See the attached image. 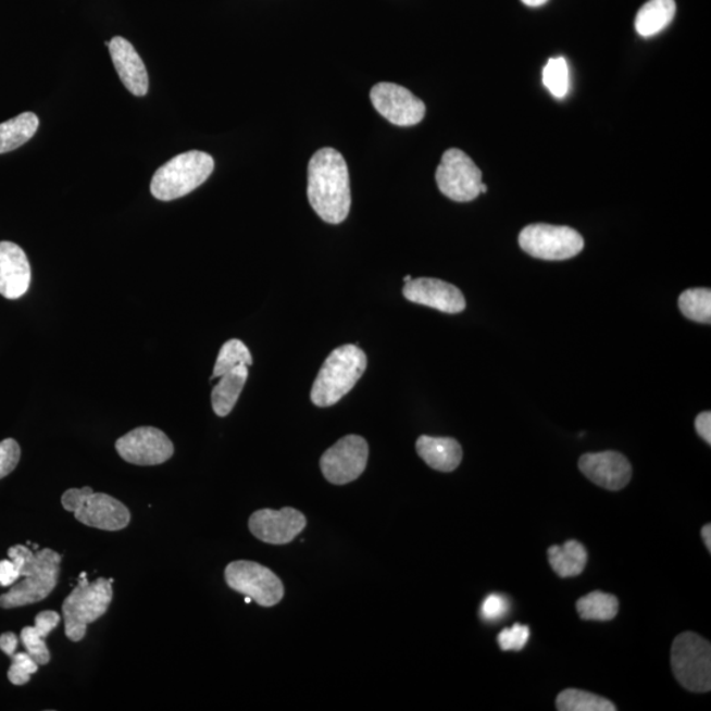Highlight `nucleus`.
<instances>
[{
  "label": "nucleus",
  "instance_id": "obj_32",
  "mask_svg": "<svg viewBox=\"0 0 711 711\" xmlns=\"http://www.w3.org/2000/svg\"><path fill=\"white\" fill-rule=\"evenodd\" d=\"M510 602L507 597L492 592L485 598L482 616L486 622H500L509 614Z\"/></svg>",
  "mask_w": 711,
  "mask_h": 711
},
{
  "label": "nucleus",
  "instance_id": "obj_26",
  "mask_svg": "<svg viewBox=\"0 0 711 711\" xmlns=\"http://www.w3.org/2000/svg\"><path fill=\"white\" fill-rule=\"evenodd\" d=\"M559 711H615L614 703L608 698L579 689H566L557 698Z\"/></svg>",
  "mask_w": 711,
  "mask_h": 711
},
{
  "label": "nucleus",
  "instance_id": "obj_4",
  "mask_svg": "<svg viewBox=\"0 0 711 711\" xmlns=\"http://www.w3.org/2000/svg\"><path fill=\"white\" fill-rule=\"evenodd\" d=\"M112 578H97L90 583L86 572L80 573L78 585L62 603L65 635L72 641H80L87 633V625L101 619L108 611L114 590Z\"/></svg>",
  "mask_w": 711,
  "mask_h": 711
},
{
  "label": "nucleus",
  "instance_id": "obj_22",
  "mask_svg": "<svg viewBox=\"0 0 711 711\" xmlns=\"http://www.w3.org/2000/svg\"><path fill=\"white\" fill-rule=\"evenodd\" d=\"M548 561L559 577H577L588 564V551L582 542L567 540L564 546H552L548 550Z\"/></svg>",
  "mask_w": 711,
  "mask_h": 711
},
{
  "label": "nucleus",
  "instance_id": "obj_1",
  "mask_svg": "<svg viewBox=\"0 0 711 711\" xmlns=\"http://www.w3.org/2000/svg\"><path fill=\"white\" fill-rule=\"evenodd\" d=\"M308 197L311 208L324 222L339 224L347 220L352 197L345 158L333 148H323L310 160Z\"/></svg>",
  "mask_w": 711,
  "mask_h": 711
},
{
  "label": "nucleus",
  "instance_id": "obj_37",
  "mask_svg": "<svg viewBox=\"0 0 711 711\" xmlns=\"http://www.w3.org/2000/svg\"><path fill=\"white\" fill-rule=\"evenodd\" d=\"M702 540L704 542V546H707L708 551H711V526L707 525L702 527L701 532Z\"/></svg>",
  "mask_w": 711,
  "mask_h": 711
},
{
  "label": "nucleus",
  "instance_id": "obj_34",
  "mask_svg": "<svg viewBox=\"0 0 711 711\" xmlns=\"http://www.w3.org/2000/svg\"><path fill=\"white\" fill-rule=\"evenodd\" d=\"M18 578H21V572L14 561L11 559L0 561V586L8 588V586L16 584Z\"/></svg>",
  "mask_w": 711,
  "mask_h": 711
},
{
  "label": "nucleus",
  "instance_id": "obj_39",
  "mask_svg": "<svg viewBox=\"0 0 711 711\" xmlns=\"http://www.w3.org/2000/svg\"><path fill=\"white\" fill-rule=\"evenodd\" d=\"M479 191H482V192H486V191H488V186H486V185L483 183L482 186H479Z\"/></svg>",
  "mask_w": 711,
  "mask_h": 711
},
{
  "label": "nucleus",
  "instance_id": "obj_31",
  "mask_svg": "<svg viewBox=\"0 0 711 711\" xmlns=\"http://www.w3.org/2000/svg\"><path fill=\"white\" fill-rule=\"evenodd\" d=\"M528 638L529 627L515 623L513 627L502 629L497 640L502 651H522L526 647Z\"/></svg>",
  "mask_w": 711,
  "mask_h": 711
},
{
  "label": "nucleus",
  "instance_id": "obj_19",
  "mask_svg": "<svg viewBox=\"0 0 711 711\" xmlns=\"http://www.w3.org/2000/svg\"><path fill=\"white\" fill-rule=\"evenodd\" d=\"M416 452L428 466L439 472H453L463 460V448L452 438L423 435L416 441Z\"/></svg>",
  "mask_w": 711,
  "mask_h": 711
},
{
  "label": "nucleus",
  "instance_id": "obj_3",
  "mask_svg": "<svg viewBox=\"0 0 711 711\" xmlns=\"http://www.w3.org/2000/svg\"><path fill=\"white\" fill-rule=\"evenodd\" d=\"M366 354L358 346L336 348L317 373L311 389V401L317 408L334 407L354 388L366 371Z\"/></svg>",
  "mask_w": 711,
  "mask_h": 711
},
{
  "label": "nucleus",
  "instance_id": "obj_12",
  "mask_svg": "<svg viewBox=\"0 0 711 711\" xmlns=\"http://www.w3.org/2000/svg\"><path fill=\"white\" fill-rule=\"evenodd\" d=\"M118 457L129 464L149 466L164 464L174 453L167 435L155 427H139L117 439Z\"/></svg>",
  "mask_w": 711,
  "mask_h": 711
},
{
  "label": "nucleus",
  "instance_id": "obj_10",
  "mask_svg": "<svg viewBox=\"0 0 711 711\" xmlns=\"http://www.w3.org/2000/svg\"><path fill=\"white\" fill-rule=\"evenodd\" d=\"M436 183L442 195L452 201L471 202L482 195L483 173L470 155L452 148L442 154L436 170Z\"/></svg>",
  "mask_w": 711,
  "mask_h": 711
},
{
  "label": "nucleus",
  "instance_id": "obj_35",
  "mask_svg": "<svg viewBox=\"0 0 711 711\" xmlns=\"http://www.w3.org/2000/svg\"><path fill=\"white\" fill-rule=\"evenodd\" d=\"M696 432L701 438L711 445V413L710 411H703L700 415L696 417L695 422Z\"/></svg>",
  "mask_w": 711,
  "mask_h": 711
},
{
  "label": "nucleus",
  "instance_id": "obj_2",
  "mask_svg": "<svg viewBox=\"0 0 711 711\" xmlns=\"http://www.w3.org/2000/svg\"><path fill=\"white\" fill-rule=\"evenodd\" d=\"M9 558L21 571L22 583L0 596V608L15 609L46 600L59 584L62 557L51 548L30 551L28 546H14Z\"/></svg>",
  "mask_w": 711,
  "mask_h": 711
},
{
  "label": "nucleus",
  "instance_id": "obj_27",
  "mask_svg": "<svg viewBox=\"0 0 711 711\" xmlns=\"http://www.w3.org/2000/svg\"><path fill=\"white\" fill-rule=\"evenodd\" d=\"M252 364V354L245 342L239 339H230L224 342L220 354H217L211 379L220 378L224 373L233 371L237 366H251Z\"/></svg>",
  "mask_w": 711,
  "mask_h": 711
},
{
  "label": "nucleus",
  "instance_id": "obj_21",
  "mask_svg": "<svg viewBox=\"0 0 711 711\" xmlns=\"http://www.w3.org/2000/svg\"><path fill=\"white\" fill-rule=\"evenodd\" d=\"M248 379V366L240 365L224 373L211 392L212 409L217 416H227L234 410Z\"/></svg>",
  "mask_w": 711,
  "mask_h": 711
},
{
  "label": "nucleus",
  "instance_id": "obj_38",
  "mask_svg": "<svg viewBox=\"0 0 711 711\" xmlns=\"http://www.w3.org/2000/svg\"><path fill=\"white\" fill-rule=\"evenodd\" d=\"M521 2L528 5V8H540V5L546 4L548 0H521Z\"/></svg>",
  "mask_w": 711,
  "mask_h": 711
},
{
  "label": "nucleus",
  "instance_id": "obj_25",
  "mask_svg": "<svg viewBox=\"0 0 711 711\" xmlns=\"http://www.w3.org/2000/svg\"><path fill=\"white\" fill-rule=\"evenodd\" d=\"M576 608L579 619L584 621L608 622L619 614L620 601L613 595L596 590L579 598Z\"/></svg>",
  "mask_w": 711,
  "mask_h": 711
},
{
  "label": "nucleus",
  "instance_id": "obj_20",
  "mask_svg": "<svg viewBox=\"0 0 711 711\" xmlns=\"http://www.w3.org/2000/svg\"><path fill=\"white\" fill-rule=\"evenodd\" d=\"M61 616L58 611L46 610L36 615L34 627H24L21 639L27 652L37 664L47 665L51 661V651L43 639L60 625Z\"/></svg>",
  "mask_w": 711,
  "mask_h": 711
},
{
  "label": "nucleus",
  "instance_id": "obj_33",
  "mask_svg": "<svg viewBox=\"0 0 711 711\" xmlns=\"http://www.w3.org/2000/svg\"><path fill=\"white\" fill-rule=\"evenodd\" d=\"M21 446L14 439L0 441V479L8 477L21 461Z\"/></svg>",
  "mask_w": 711,
  "mask_h": 711
},
{
  "label": "nucleus",
  "instance_id": "obj_28",
  "mask_svg": "<svg viewBox=\"0 0 711 711\" xmlns=\"http://www.w3.org/2000/svg\"><path fill=\"white\" fill-rule=\"evenodd\" d=\"M678 308L685 317L698 323L711 322V291L710 289H690L678 298Z\"/></svg>",
  "mask_w": 711,
  "mask_h": 711
},
{
  "label": "nucleus",
  "instance_id": "obj_15",
  "mask_svg": "<svg viewBox=\"0 0 711 711\" xmlns=\"http://www.w3.org/2000/svg\"><path fill=\"white\" fill-rule=\"evenodd\" d=\"M408 301L428 305L446 314H459L466 308L463 292L451 284L436 278L411 279L403 286Z\"/></svg>",
  "mask_w": 711,
  "mask_h": 711
},
{
  "label": "nucleus",
  "instance_id": "obj_23",
  "mask_svg": "<svg viewBox=\"0 0 711 711\" xmlns=\"http://www.w3.org/2000/svg\"><path fill=\"white\" fill-rule=\"evenodd\" d=\"M675 14V0H648L636 15V33L644 37L658 35L670 26Z\"/></svg>",
  "mask_w": 711,
  "mask_h": 711
},
{
  "label": "nucleus",
  "instance_id": "obj_17",
  "mask_svg": "<svg viewBox=\"0 0 711 711\" xmlns=\"http://www.w3.org/2000/svg\"><path fill=\"white\" fill-rule=\"evenodd\" d=\"M30 285V265L23 249L11 241H0V295L17 299Z\"/></svg>",
  "mask_w": 711,
  "mask_h": 711
},
{
  "label": "nucleus",
  "instance_id": "obj_11",
  "mask_svg": "<svg viewBox=\"0 0 711 711\" xmlns=\"http://www.w3.org/2000/svg\"><path fill=\"white\" fill-rule=\"evenodd\" d=\"M370 447L359 435H348L335 442L323 453L321 470L327 482L334 485H346L358 479L364 473Z\"/></svg>",
  "mask_w": 711,
  "mask_h": 711
},
{
  "label": "nucleus",
  "instance_id": "obj_36",
  "mask_svg": "<svg viewBox=\"0 0 711 711\" xmlns=\"http://www.w3.org/2000/svg\"><path fill=\"white\" fill-rule=\"evenodd\" d=\"M18 639L14 633H4L0 635V650L11 657L17 650Z\"/></svg>",
  "mask_w": 711,
  "mask_h": 711
},
{
  "label": "nucleus",
  "instance_id": "obj_13",
  "mask_svg": "<svg viewBox=\"0 0 711 711\" xmlns=\"http://www.w3.org/2000/svg\"><path fill=\"white\" fill-rule=\"evenodd\" d=\"M371 101L379 115L399 127L415 126L426 115V105L421 99L397 84L373 86Z\"/></svg>",
  "mask_w": 711,
  "mask_h": 711
},
{
  "label": "nucleus",
  "instance_id": "obj_18",
  "mask_svg": "<svg viewBox=\"0 0 711 711\" xmlns=\"http://www.w3.org/2000/svg\"><path fill=\"white\" fill-rule=\"evenodd\" d=\"M109 49L123 85L134 96L145 97L149 87L148 72L133 43L124 37L116 36L110 41Z\"/></svg>",
  "mask_w": 711,
  "mask_h": 711
},
{
  "label": "nucleus",
  "instance_id": "obj_30",
  "mask_svg": "<svg viewBox=\"0 0 711 711\" xmlns=\"http://www.w3.org/2000/svg\"><path fill=\"white\" fill-rule=\"evenodd\" d=\"M12 664L8 676L11 684L21 686L29 683L30 677L39 671V664L28 652H15L11 657Z\"/></svg>",
  "mask_w": 711,
  "mask_h": 711
},
{
  "label": "nucleus",
  "instance_id": "obj_9",
  "mask_svg": "<svg viewBox=\"0 0 711 711\" xmlns=\"http://www.w3.org/2000/svg\"><path fill=\"white\" fill-rule=\"evenodd\" d=\"M224 576L230 589L251 598L260 607L271 608L283 601V582L270 567L254 561H234L227 565Z\"/></svg>",
  "mask_w": 711,
  "mask_h": 711
},
{
  "label": "nucleus",
  "instance_id": "obj_29",
  "mask_svg": "<svg viewBox=\"0 0 711 711\" xmlns=\"http://www.w3.org/2000/svg\"><path fill=\"white\" fill-rule=\"evenodd\" d=\"M542 84L554 98H564L570 90V67L563 58H554L547 62L542 71Z\"/></svg>",
  "mask_w": 711,
  "mask_h": 711
},
{
  "label": "nucleus",
  "instance_id": "obj_7",
  "mask_svg": "<svg viewBox=\"0 0 711 711\" xmlns=\"http://www.w3.org/2000/svg\"><path fill=\"white\" fill-rule=\"evenodd\" d=\"M673 675L685 689L707 694L711 689V646L695 633H683L673 640L671 651Z\"/></svg>",
  "mask_w": 711,
  "mask_h": 711
},
{
  "label": "nucleus",
  "instance_id": "obj_6",
  "mask_svg": "<svg viewBox=\"0 0 711 711\" xmlns=\"http://www.w3.org/2000/svg\"><path fill=\"white\" fill-rule=\"evenodd\" d=\"M61 503L83 525L103 532H121L130 522V513L126 504L104 492H96L89 486L66 490L61 498Z\"/></svg>",
  "mask_w": 711,
  "mask_h": 711
},
{
  "label": "nucleus",
  "instance_id": "obj_40",
  "mask_svg": "<svg viewBox=\"0 0 711 711\" xmlns=\"http://www.w3.org/2000/svg\"><path fill=\"white\" fill-rule=\"evenodd\" d=\"M411 279H413V277H411V276H407V277L403 278L404 283H409V280H411Z\"/></svg>",
  "mask_w": 711,
  "mask_h": 711
},
{
  "label": "nucleus",
  "instance_id": "obj_8",
  "mask_svg": "<svg viewBox=\"0 0 711 711\" xmlns=\"http://www.w3.org/2000/svg\"><path fill=\"white\" fill-rule=\"evenodd\" d=\"M520 246L535 259L563 261L582 253L584 239L571 227L539 223L522 229Z\"/></svg>",
  "mask_w": 711,
  "mask_h": 711
},
{
  "label": "nucleus",
  "instance_id": "obj_24",
  "mask_svg": "<svg viewBox=\"0 0 711 711\" xmlns=\"http://www.w3.org/2000/svg\"><path fill=\"white\" fill-rule=\"evenodd\" d=\"M39 124V117L34 112H24L0 124V154L15 151L26 145L37 133Z\"/></svg>",
  "mask_w": 711,
  "mask_h": 711
},
{
  "label": "nucleus",
  "instance_id": "obj_5",
  "mask_svg": "<svg viewBox=\"0 0 711 711\" xmlns=\"http://www.w3.org/2000/svg\"><path fill=\"white\" fill-rule=\"evenodd\" d=\"M214 165V159L208 153H180L154 173L152 196L159 201L170 202L190 195L211 176Z\"/></svg>",
  "mask_w": 711,
  "mask_h": 711
},
{
  "label": "nucleus",
  "instance_id": "obj_16",
  "mask_svg": "<svg viewBox=\"0 0 711 711\" xmlns=\"http://www.w3.org/2000/svg\"><path fill=\"white\" fill-rule=\"evenodd\" d=\"M578 467L586 477L601 488L621 490L633 477V466L620 452L586 453L578 460Z\"/></svg>",
  "mask_w": 711,
  "mask_h": 711
},
{
  "label": "nucleus",
  "instance_id": "obj_14",
  "mask_svg": "<svg viewBox=\"0 0 711 711\" xmlns=\"http://www.w3.org/2000/svg\"><path fill=\"white\" fill-rule=\"evenodd\" d=\"M308 525L305 516L292 508L263 509L249 517V529L261 541L270 545H288Z\"/></svg>",
  "mask_w": 711,
  "mask_h": 711
}]
</instances>
